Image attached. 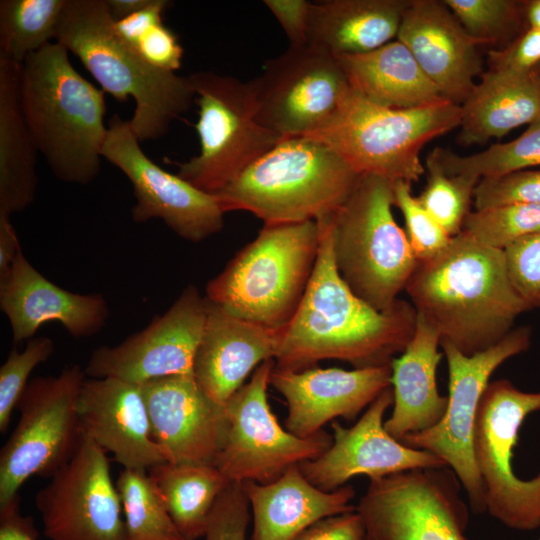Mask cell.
I'll return each mask as SVG.
<instances>
[{
    "instance_id": "6da1fadb",
    "label": "cell",
    "mask_w": 540,
    "mask_h": 540,
    "mask_svg": "<svg viewBox=\"0 0 540 540\" xmlns=\"http://www.w3.org/2000/svg\"><path fill=\"white\" fill-rule=\"evenodd\" d=\"M316 221L317 260L297 311L280 331L275 368L297 371L322 360L354 368L390 365L413 338L415 308L398 299L389 310L378 311L353 293L336 268L328 218Z\"/></svg>"
},
{
    "instance_id": "7a4b0ae2",
    "label": "cell",
    "mask_w": 540,
    "mask_h": 540,
    "mask_svg": "<svg viewBox=\"0 0 540 540\" xmlns=\"http://www.w3.org/2000/svg\"><path fill=\"white\" fill-rule=\"evenodd\" d=\"M405 291L441 342L466 356L497 344L530 310L510 281L504 251L463 232L440 255L418 262Z\"/></svg>"
},
{
    "instance_id": "3957f363",
    "label": "cell",
    "mask_w": 540,
    "mask_h": 540,
    "mask_svg": "<svg viewBox=\"0 0 540 540\" xmlns=\"http://www.w3.org/2000/svg\"><path fill=\"white\" fill-rule=\"evenodd\" d=\"M68 53L58 42L31 53L22 64L21 98L38 152L53 174L86 185L101 169L105 92L74 68Z\"/></svg>"
},
{
    "instance_id": "277c9868",
    "label": "cell",
    "mask_w": 540,
    "mask_h": 540,
    "mask_svg": "<svg viewBox=\"0 0 540 540\" xmlns=\"http://www.w3.org/2000/svg\"><path fill=\"white\" fill-rule=\"evenodd\" d=\"M55 42L78 57L104 92L135 100L129 121L140 142L164 136L195 99L188 76L151 66L118 36L105 0H67Z\"/></svg>"
},
{
    "instance_id": "5b68a950",
    "label": "cell",
    "mask_w": 540,
    "mask_h": 540,
    "mask_svg": "<svg viewBox=\"0 0 540 540\" xmlns=\"http://www.w3.org/2000/svg\"><path fill=\"white\" fill-rule=\"evenodd\" d=\"M360 177L324 142L289 137L213 195L224 213L247 211L265 225L301 223L334 213Z\"/></svg>"
},
{
    "instance_id": "8992f818",
    "label": "cell",
    "mask_w": 540,
    "mask_h": 540,
    "mask_svg": "<svg viewBox=\"0 0 540 540\" xmlns=\"http://www.w3.org/2000/svg\"><path fill=\"white\" fill-rule=\"evenodd\" d=\"M317 221L265 225L206 286V298L232 315L281 330L297 311L317 260Z\"/></svg>"
},
{
    "instance_id": "52a82bcc",
    "label": "cell",
    "mask_w": 540,
    "mask_h": 540,
    "mask_svg": "<svg viewBox=\"0 0 540 540\" xmlns=\"http://www.w3.org/2000/svg\"><path fill=\"white\" fill-rule=\"evenodd\" d=\"M393 183L361 175L346 201L326 216L341 278L378 311L394 306L418 264L406 232L392 213Z\"/></svg>"
},
{
    "instance_id": "ba28073f",
    "label": "cell",
    "mask_w": 540,
    "mask_h": 540,
    "mask_svg": "<svg viewBox=\"0 0 540 540\" xmlns=\"http://www.w3.org/2000/svg\"><path fill=\"white\" fill-rule=\"evenodd\" d=\"M461 117V105L447 99L392 109L371 103L351 89L330 122L305 137L327 144L361 175L412 184L426 171L420 160L422 148L459 127Z\"/></svg>"
},
{
    "instance_id": "9c48e42d",
    "label": "cell",
    "mask_w": 540,
    "mask_h": 540,
    "mask_svg": "<svg viewBox=\"0 0 540 540\" xmlns=\"http://www.w3.org/2000/svg\"><path fill=\"white\" fill-rule=\"evenodd\" d=\"M86 373L79 365L29 381L18 422L0 451V512L19 503L32 476L51 477L77 450L83 430L78 403Z\"/></svg>"
},
{
    "instance_id": "30bf717a",
    "label": "cell",
    "mask_w": 540,
    "mask_h": 540,
    "mask_svg": "<svg viewBox=\"0 0 540 540\" xmlns=\"http://www.w3.org/2000/svg\"><path fill=\"white\" fill-rule=\"evenodd\" d=\"M188 78L199 107L195 127L200 152L177 163V175L213 195L282 137L258 122L249 82L212 71L196 72Z\"/></svg>"
},
{
    "instance_id": "8fae6325",
    "label": "cell",
    "mask_w": 540,
    "mask_h": 540,
    "mask_svg": "<svg viewBox=\"0 0 540 540\" xmlns=\"http://www.w3.org/2000/svg\"><path fill=\"white\" fill-rule=\"evenodd\" d=\"M540 411V391L525 392L507 379L490 381L479 402L473 454L485 496V512L522 531L540 527V473L517 477L513 449L525 418Z\"/></svg>"
},
{
    "instance_id": "7c38bea8",
    "label": "cell",
    "mask_w": 540,
    "mask_h": 540,
    "mask_svg": "<svg viewBox=\"0 0 540 540\" xmlns=\"http://www.w3.org/2000/svg\"><path fill=\"white\" fill-rule=\"evenodd\" d=\"M531 336L530 326L515 327L497 344L472 356L462 354L449 343L440 342L448 364L446 413L432 428L409 434L400 441L442 459L458 477L475 514L485 512L484 489L473 454L479 402L493 372L508 359L528 350Z\"/></svg>"
},
{
    "instance_id": "4fadbf2b",
    "label": "cell",
    "mask_w": 540,
    "mask_h": 540,
    "mask_svg": "<svg viewBox=\"0 0 540 540\" xmlns=\"http://www.w3.org/2000/svg\"><path fill=\"white\" fill-rule=\"evenodd\" d=\"M275 360L259 365L224 404L226 432L214 465L231 483H268L320 456L332 444L324 430L301 438L283 428L267 399Z\"/></svg>"
},
{
    "instance_id": "5bb4252c",
    "label": "cell",
    "mask_w": 540,
    "mask_h": 540,
    "mask_svg": "<svg viewBox=\"0 0 540 540\" xmlns=\"http://www.w3.org/2000/svg\"><path fill=\"white\" fill-rule=\"evenodd\" d=\"M449 467L371 479L356 510L364 540H468L469 510Z\"/></svg>"
},
{
    "instance_id": "9a60e30c",
    "label": "cell",
    "mask_w": 540,
    "mask_h": 540,
    "mask_svg": "<svg viewBox=\"0 0 540 540\" xmlns=\"http://www.w3.org/2000/svg\"><path fill=\"white\" fill-rule=\"evenodd\" d=\"M249 84L258 122L282 138L325 127L351 90L336 56L310 43L267 60Z\"/></svg>"
},
{
    "instance_id": "2e32d148",
    "label": "cell",
    "mask_w": 540,
    "mask_h": 540,
    "mask_svg": "<svg viewBox=\"0 0 540 540\" xmlns=\"http://www.w3.org/2000/svg\"><path fill=\"white\" fill-rule=\"evenodd\" d=\"M102 157L132 184L134 222L161 219L179 237L191 242L203 241L222 230L225 213L214 195L154 163L142 150L129 120L117 114L110 118Z\"/></svg>"
},
{
    "instance_id": "e0dca14e",
    "label": "cell",
    "mask_w": 540,
    "mask_h": 540,
    "mask_svg": "<svg viewBox=\"0 0 540 540\" xmlns=\"http://www.w3.org/2000/svg\"><path fill=\"white\" fill-rule=\"evenodd\" d=\"M107 453L84 434L71 459L35 495L49 540H125Z\"/></svg>"
},
{
    "instance_id": "ac0fdd59",
    "label": "cell",
    "mask_w": 540,
    "mask_h": 540,
    "mask_svg": "<svg viewBox=\"0 0 540 540\" xmlns=\"http://www.w3.org/2000/svg\"><path fill=\"white\" fill-rule=\"evenodd\" d=\"M206 317V297L189 285L146 328L115 346L94 350L84 371L91 378L111 377L135 384L193 373Z\"/></svg>"
},
{
    "instance_id": "d6986e66",
    "label": "cell",
    "mask_w": 540,
    "mask_h": 540,
    "mask_svg": "<svg viewBox=\"0 0 540 540\" xmlns=\"http://www.w3.org/2000/svg\"><path fill=\"white\" fill-rule=\"evenodd\" d=\"M391 405L393 390L389 387L353 426L332 422L331 446L317 458L298 465L304 476L330 492L357 475L371 480L412 469L448 467L433 453L406 446L385 430L383 418Z\"/></svg>"
},
{
    "instance_id": "ffe728a7",
    "label": "cell",
    "mask_w": 540,
    "mask_h": 540,
    "mask_svg": "<svg viewBox=\"0 0 540 540\" xmlns=\"http://www.w3.org/2000/svg\"><path fill=\"white\" fill-rule=\"evenodd\" d=\"M139 385L152 435L167 462L214 464L226 432L224 405L203 391L193 373Z\"/></svg>"
},
{
    "instance_id": "44dd1931",
    "label": "cell",
    "mask_w": 540,
    "mask_h": 540,
    "mask_svg": "<svg viewBox=\"0 0 540 540\" xmlns=\"http://www.w3.org/2000/svg\"><path fill=\"white\" fill-rule=\"evenodd\" d=\"M270 385L286 400V429L307 438L341 417L353 421L387 388L391 387V364L378 367L318 368L292 371L275 368Z\"/></svg>"
},
{
    "instance_id": "7402d4cb",
    "label": "cell",
    "mask_w": 540,
    "mask_h": 540,
    "mask_svg": "<svg viewBox=\"0 0 540 540\" xmlns=\"http://www.w3.org/2000/svg\"><path fill=\"white\" fill-rule=\"evenodd\" d=\"M397 40L445 99L465 102L482 74L478 47L486 44L470 36L442 1L410 0Z\"/></svg>"
},
{
    "instance_id": "603a6c76",
    "label": "cell",
    "mask_w": 540,
    "mask_h": 540,
    "mask_svg": "<svg viewBox=\"0 0 540 540\" xmlns=\"http://www.w3.org/2000/svg\"><path fill=\"white\" fill-rule=\"evenodd\" d=\"M78 412L84 434L124 469L148 471L167 462L152 435L139 384L111 377L86 379Z\"/></svg>"
},
{
    "instance_id": "cb8c5ba5",
    "label": "cell",
    "mask_w": 540,
    "mask_h": 540,
    "mask_svg": "<svg viewBox=\"0 0 540 540\" xmlns=\"http://www.w3.org/2000/svg\"><path fill=\"white\" fill-rule=\"evenodd\" d=\"M0 308L14 343L32 338L50 321L59 322L75 338L93 336L109 317L102 294H78L57 286L32 266L22 250L0 277Z\"/></svg>"
},
{
    "instance_id": "d4e9b609",
    "label": "cell",
    "mask_w": 540,
    "mask_h": 540,
    "mask_svg": "<svg viewBox=\"0 0 540 540\" xmlns=\"http://www.w3.org/2000/svg\"><path fill=\"white\" fill-rule=\"evenodd\" d=\"M280 331L236 317L207 300L205 327L193 362L196 381L213 401L224 405L259 365L275 359Z\"/></svg>"
},
{
    "instance_id": "484cf974",
    "label": "cell",
    "mask_w": 540,
    "mask_h": 540,
    "mask_svg": "<svg viewBox=\"0 0 540 540\" xmlns=\"http://www.w3.org/2000/svg\"><path fill=\"white\" fill-rule=\"evenodd\" d=\"M244 490L253 517L251 540H292L325 517L356 510L351 485L324 491L298 465L268 483L245 482Z\"/></svg>"
},
{
    "instance_id": "4316f807",
    "label": "cell",
    "mask_w": 540,
    "mask_h": 540,
    "mask_svg": "<svg viewBox=\"0 0 540 540\" xmlns=\"http://www.w3.org/2000/svg\"><path fill=\"white\" fill-rule=\"evenodd\" d=\"M440 342L436 328L417 315L413 338L391 362L393 410L384 428L398 441L432 428L446 413L448 397L439 394L436 382L444 355Z\"/></svg>"
},
{
    "instance_id": "83f0119b",
    "label": "cell",
    "mask_w": 540,
    "mask_h": 540,
    "mask_svg": "<svg viewBox=\"0 0 540 540\" xmlns=\"http://www.w3.org/2000/svg\"><path fill=\"white\" fill-rule=\"evenodd\" d=\"M461 107V144L504 137L540 115V67L527 73L489 69Z\"/></svg>"
},
{
    "instance_id": "f1b7e54d",
    "label": "cell",
    "mask_w": 540,
    "mask_h": 540,
    "mask_svg": "<svg viewBox=\"0 0 540 540\" xmlns=\"http://www.w3.org/2000/svg\"><path fill=\"white\" fill-rule=\"evenodd\" d=\"M410 0L311 2L307 39L334 56L375 50L398 35Z\"/></svg>"
},
{
    "instance_id": "f546056e",
    "label": "cell",
    "mask_w": 540,
    "mask_h": 540,
    "mask_svg": "<svg viewBox=\"0 0 540 540\" xmlns=\"http://www.w3.org/2000/svg\"><path fill=\"white\" fill-rule=\"evenodd\" d=\"M336 58L350 88L376 105L412 109L445 99L397 39L366 53Z\"/></svg>"
},
{
    "instance_id": "4dcf8cb0",
    "label": "cell",
    "mask_w": 540,
    "mask_h": 540,
    "mask_svg": "<svg viewBox=\"0 0 540 540\" xmlns=\"http://www.w3.org/2000/svg\"><path fill=\"white\" fill-rule=\"evenodd\" d=\"M22 64L0 55V213L11 216L35 199L38 149L21 98Z\"/></svg>"
},
{
    "instance_id": "1f68e13d",
    "label": "cell",
    "mask_w": 540,
    "mask_h": 540,
    "mask_svg": "<svg viewBox=\"0 0 540 540\" xmlns=\"http://www.w3.org/2000/svg\"><path fill=\"white\" fill-rule=\"evenodd\" d=\"M148 474L182 536L201 540L216 501L230 482L214 464L163 462Z\"/></svg>"
},
{
    "instance_id": "d6a6232c",
    "label": "cell",
    "mask_w": 540,
    "mask_h": 540,
    "mask_svg": "<svg viewBox=\"0 0 540 540\" xmlns=\"http://www.w3.org/2000/svg\"><path fill=\"white\" fill-rule=\"evenodd\" d=\"M67 0H1L0 55L23 64L55 40Z\"/></svg>"
},
{
    "instance_id": "836d02e7",
    "label": "cell",
    "mask_w": 540,
    "mask_h": 540,
    "mask_svg": "<svg viewBox=\"0 0 540 540\" xmlns=\"http://www.w3.org/2000/svg\"><path fill=\"white\" fill-rule=\"evenodd\" d=\"M430 154L446 173L479 180L540 166V115L519 137L493 144L481 152L460 156L449 149L437 147Z\"/></svg>"
},
{
    "instance_id": "e575fe53",
    "label": "cell",
    "mask_w": 540,
    "mask_h": 540,
    "mask_svg": "<svg viewBox=\"0 0 540 540\" xmlns=\"http://www.w3.org/2000/svg\"><path fill=\"white\" fill-rule=\"evenodd\" d=\"M115 484L124 516L125 540H186L148 471L123 468Z\"/></svg>"
},
{
    "instance_id": "d590c367",
    "label": "cell",
    "mask_w": 540,
    "mask_h": 540,
    "mask_svg": "<svg viewBox=\"0 0 540 540\" xmlns=\"http://www.w3.org/2000/svg\"><path fill=\"white\" fill-rule=\"evenodd\" d=\"M467 33L486 45L512 43L528 29L525 1L443 0Z\"/></svg>"
},
{
    "instance_id": "8d00e7d4",
    "label": "cell",
    "mask_w": 540,
    "mask_h": 540,
    "mask_svg": "<svg viewBox=\"0 0 540 540\" xmlns=\"http://www.w3.org/2000/svg\"><path fill=\"white\" fill-rule=\"evenodd\" d=\"M427 183L417 197L424 209L455 237L471 212L477 178L446 173L429 153L426 158Z\"/></svg>"
},
{
    "instance_id": "74e56055",
    "label": "cell",
    "mask_w": 540,
    "mask_h": 540,
    "mask_svg": "<svg viewBox=\"0 0 540 540\" xmlns=\"http://www.w3.org/2000/svg\"><path fill=\"white\" fill-rule=\"evenodd\" d=\"M461 232L483 245L504 251L540 232V205L512 203L471 211Z\"/></svg>"
},
{
    "instance_id": "f35d334b",
    "label": "cell",
    "mask_w": 540,
    "mask_h": 540,
    "mask_svg": "<svg viewBox=\"0 0 540 540\" xmlns=\"http://www.w3.org/2000/svg\"><path fill=\"white\" fill-rule=\"evenodd\" d=\"M55 345L49 337H37L28 341L22 351L11 349L0 367V432L9 427L12 413L26 389L29 376L41 363L50 358Z\"/></svg>"
},
{
    "instance_id": "ab89813d",
    "label": "cell",
    "mask_w": 540,
    "mask_h": 540,
    "mask_svg": "<svg viewBox=\"0 0 540 540\" xmlns=\"http://www.w3.org/2000/svg\"><path fill=\"white\" fill-rule=\"evenodd\" d=\"M394 206L402 212L406 235L418 262L431 260L440 255L450 244L451 237L444 228L424 209L411 192V183H393Z\"/></svg>"
},
{
    "instance_id": "60d3db41",
    "label": "cell",
    "mask_w": 540,
    "mask_h": 540,
    "mask_svg": "<svg viewBox=\"0 0 540 540\" xmlns=\"http://www.w3.org/2000/svg\"><path fill=\"white\" fill-rule=\"evenodd\" d=\"M512 203L540 205V169L522 170L478 182L473 200L475 210Z\"/></svg>"
},
{
    "instance_id": "b9f144b4",
    "label": "cell",
    "mask_w": 540,
    "mask_h": 540,
    "mask_svg": "<svg viewBox=\"0 0 540 540\" xmlns=\"http://www.w3.org/2000/svg\"><path fill=\"white\" fill-rule=\"evenodd\" d=\"M510 281L529 309H540V232L504 250Z\"/></svg>"
},
{
    "instance_id": "7bdbcfd3",
    "label": "cell",
    "mask_w": 540,
    "mask_h": 540,
    "mask_svg": "<svg viewBox=\"0 0 540 540\" xmlns=\"http://www.w3.org/2000/svg\"><path fill=\"white\" fill-rule=\"evenodd\" d=\"M249 511L244 483L231 482L216 501L201 540H246Z\"/></svg>"
},
{
    "instance_id": "ee69618b",
    "label": "cell",
    "mask_w": 540,
    "mask_h": 540,
    "mask_svg": "<svg viewBox=\"0 0 540 540\" xmlns=\"http://www.w3.org/2000/svg\"><path fill=\"white\" fill-rule=\"evenodd\" d=\"M132 49L157 69L176 73L182 66L183 47L177 35L163 22L146 30Z\"/></svg>"
},
{
    "instance_id": "f6af8a7d",
    "label": "cell",
    "mask_w": 540,
    "mask_h": 540,
    "mask_svg": "<svg viewBox=\"0 0 540 540\" xmlns=\"http://www.w3.org/2000/svg\"><path fill=\"white\" fill-rule=\"evenodd\" d=\"M489 69L527 73L540 67V30L528 28L509 45L488 52Z\"/></svg>"
},
{
    "instance_id": "bcb514c9",
    "label": "cell",
    "mask_w": 540,
    "mask_h": 540,
    "mask_svg": "<svg viewBox=\"0 0 540 540\" xmlns=\"http://www.w3.org/2000/svg\"><path fill=\"white\" fill-rule=\"evenodd\" d=\"M365 528L357 510L325 517L292 540H364Z\"/></svg>"
},
{
    "instance_id": "7dc6e473",
    "label": "cell",
    "mask_w": 540,
    "mask_h": 540,
    "mask_svg": "<svg viewBox=\"0 0 540 540\" xmlns=\"http://www.w3.org/2000/svg\"><path fill=\"white\" fill-rule=\"evenodd\" d=\"M263 3L279 22L289 40V46L307 44L310 1L264 0Z\"/></svg>"
},
{
    "instance_id": "c3c4849f",
    "label": "cell",
    "mask_w": 540,
    "mask_h": 540,
    "mask_svg": "<svg viewBox=\"0 0 540 540\" xmlns=\"http://www.w3.org/2000/svg\"><path fill=\"white\" fill-rule=\"evenodd\" d=\"M170 4L171 2L167 0H152L143 10L113 21L114 29L118 36L132 48L146 30L163 22L164 12Z\"/></svg>"
},
{
    "instance_id": "681fc988",
    "label": "cell",
    "mask_w": 540,
    "mask_h": 540,
    "mask_svg": "<svg viewBox=\"0 0 540 540\" xmlns=\"http://www.w3.org/2000/svg\"><path fill=\"white\" fill-rule=\"evenodd\" d=\"M37 537L32 518L21 514L19 503L0 512V540H37Z\"/></svg>"
},
{
    "instance_id": "f907efd6",
    "label": "cell",
    "mask_w": 540,
    "mask_h": 540,
    "mask_svg": "<svg viewBox=\"0 0 540 540\" xmlns=\"http://www.w3.org/2000/svg\"><path fill=\"white\" fill-rule=\"evenodd\" d=\"M21 251L10 216L0 213V277L5 275Z\"/></svg>"
},
{
    "instance_id": "816d5d0a",
    "label": "cell",
    "mask_w": 540,
    "mask_h": 540,
    "mask_svg": "<svg viewBox=\"0 0 540 540\" xmlns=\"http://www.w3.org/2000/svg\"><path fill=\"white\" fill-rule=\"evenodd\" d=\"M152 0H105L113 21L121 20L146 8Z\"/></svg>"
},
{
    "instance_id": "f5cc1de1",
    "label": "cell",
    "mask_w": 540,
    "mask_h": 540,
    "mask_svg": "<svg viewBox=\"0 0 540 540\" xmlns=\"http://www.w3.org/2000/svg\"><path fill=\"white\" fill-rule=\"evenodd\" d=\"M525 16L528 28L540 30V0L525 1Z\"/></svg>"
},
{
    "instance_id": "db71d44e",
    "label": "cell",
    "mask_w": 540,
    "mask_h": 540,
    "mask_svg": "<svg viewBox=\"0 0 540 540\" xmlns=\"http://www.w3.org/2000/svg\"><path fill=\"white\" fill-rule=\"evenodd\" d=\"M538 540H540V538Z\"/></svg>"
}]
</instances>
